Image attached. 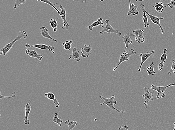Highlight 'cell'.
Masks as SVG:
<instances>
[{
    "mask_svg": "<svg viewBox=\"0 0 175 130\" xmlns=\"http://www.w3.org/2000/svg\"><path fill=\"white\" fill-rule=\"evenodd\" d=\"M27 37H28V35L26 31H22L18 32L17 37L14 40L12 41L11 43H9L8 44L6 45L5 47L0 50V52H1L0 55L2 54L3 56L7 54V52H9L16 42L20 40L22 38L26 39Z\"/></svg>",
    "mask_w": 175,
    "mask_h": 130,
    "instance_id": "6da1fadb",
    "label": "cell"
},
{
    "mask_svg": "<svg viewBox=\"0 0 175 130\" xmlns=\"http://www.w3.org/2000/svg\"><path fill=\"white\" fill-rule=\"evenodd\" d=\"M103 95H102L100 96L99 97L101 99H103L104 102L103 103H100L101 105H102L104 104L107 105L109 108L112 109L113 110H115L116 111L119 112V113H123L125 112L124 110H120L117 109V108H115L114 105L117 104V101H115L114 99L115 98V96L114 95H111L110 98H105L103 97Z\"/></svg>",
    "mask_w": 175,
    "mask_h": 130,
    "instance_id": "7a4b0ae2",
    "label": "cell"
},
{
    "mask_svg": "<svg viewBox=\"0 0 175 130\" xmlns=\"http://www.w3.org/2000/svg\"><path fill=\"white\" fill-rule=\"evenodd\" d=\"M175 86V83L170 84L168 85L164 86H156L154 85H152V86L151 87H149V88L157 91V93L156 99H157L159 98H163L166 97V94L165 91L166 89L171 86Z\"/></svg>",
    "mask_w": 175,
    "mask_h": 130,
    "instance_id": "3957f363",
    "label": "cell"
},
{
    "mask_svg": "<svg viewBox=\"0 0 175 130\" xmlns=\"http://www.w3.org/2000/svg\"><path fill=\"white\" fill-rule=\"evenodd\" d=\"M136 52L134 49H132L129 50L128 51V52L126 51V52H123L122 54L121 55L120 57L119 61L118 63L117 64V66L116 67H114L113 71H116L117 67L122 62H124L125 61H129L130 57L132 55H136Z\"/></svg>",
    "mask_w": 175,
    "mask_h": 130,
    "instance_id": "277c9868",
    "label": "cell"
},
{
    "mask_svg": "<svg viewBox=\"0 0 175 130\" xmlns=\"http://www.w3.org/2000/svg\"><path fill=\"white\" fill-rule=\"evenodd\" d=\"M105 22L106 24L105 26H102V27L103 30L100 32L101 35H103L105 33H107L109 34L111 33H115L118 35L119 37L122 35V33L117 30H115L113 27L111 26L110 22L109 20H106Z\"/></svg>",
    "mask_w": 175,
    "mask_h": 130,
    "instance_id": "5b68a950",
    "label": "cell"
},
{
    "mask_svg": "<svg viewBox=\"0 0 175 130\" xmlns=\"http://www.w3.org/2000/svg\"><path fill=\"white\" fill-rule=\"evenodd\" d=\"M144 33V31L143 29H137L134 30L132 33L130 34V36H134L136 41L139 43H143L145 41Z\"/></svg>",
    "mask_w": 175,
    "mask_h": 130,
    "instance_id": "8992f818",
    "label": "cell"
},
{
    "mask_svg": "<svg viewBox=\"0 0 175 130\" xmlns=\"http://www.w3.org/2000/svg\"><path fill=\"white\" fill-rule=\"evenodd\" d=\"M149 88L145 87L144 88V93L142 96V97L144 98L145 101L144 102V107L145 108H147L149 102L150 101H153L154 99L153 93V92H149Z\"/></svg>",
    "mask_w": 175,
    "mask_h": 130,
    "instance_id": "52a82bcc",
    "label": "cell"
},
{
    "mask_svg": "<svg viewBox=\"0 0 175 130\" xmlns=\"http://www.w3.org/2000/svg\"><path fill=\"white\" fill-rule=\"evenodd\" d=\"M25 47L27 48H31V47H35V48L40 49L48 50L49 52H52V53H55V52H54L53 50H54L55 47L53 46H47V45L42 44H37L36 45H30L28 43H27L25 44Z\"/></svg>",
    "mask_w": 175,
    "mask_h": 130,
    "instance_id": "ba28073f",
    "label": "cell"
},
{
    "mask_svg": "<svg viewBox=\"0 0 175 130\" xmlns=\"http://www.w3.org/2000/svg\"><path fill=\"white\" fill-rule=\"evenodd\" d=\"M145 12L146 14H147V16H148L149 17H150V18L151 19V21H152V22H153V24H155L158 25L159 26V28H160V29L161 30L162 33L163 34H164V30L163 28H162V26H161L160 23V20L164 19V18L163 17H157V16H154L153 15L150 14L146 10Z\"/></svg>",
    "mask_w": 175,
    "mask_h": 130,
    "instance_id": "9c48e42d",
    "label": "cell"
},
{
    "mask_svg": "<svg viewBox=\"0 0 175 130\" xmlns=\"http://www.w3.org/2000/svg\"><path fill=\"white\" fill-rule=\"evenodd\" d=\"M59 8L61 9V15L60 16L61 19L63 20L64 22V25L62 26V28H63V29H68L70 25L68 22H67V20H66V9L61 5L59 6Z\"/></svg>",
    "mask_w": 175,
    "mask_h": 130,
    "instance_id": "30bf717a",
    "label": "cell"
},
{
    "mask_svg": "<svg viewBox=\"0 0 175 130\" xmlns=\"http://www.w3.org/2000/svg\"><path fill=\"white\" fill-rule=\"evenodd\" d=\"M73 59L76 62H79L82 60L81 54H80L79 51L77 50L76 47L73 48L72 53L70 55L69 59Z\"/></svg>",
    "mask_w": 175,
    "mask_h": 130,
    "instance_id": "8fae6325",
    "label": "cell"
},
{
    "mask_svg": "<svg viewBox=\"0 0 175 130\" xmlns=\"http://www.w3.org/2000/svg\"><path fill=\"white\" fill-rule=\"evenodd\" d=\"M155 53V51H152L150 53L147 52V53H141L140 54V57L141 58V65H140V67L139 69H138V72H140L141 71V68L142 65H143V64L147 60V59L149 58L151 56L153 57V54Z\"/></svg>",
    "mask_w": 175,
    "mask_h": 130,
    "instance_id": "7c38bea8",
    "label": "cell"
},
{
    "mask_svg": "<svg viewBox=\"0 0 175 130\" xmlns=\"http://www.w3.org/2000/svg\"><path fill=\"white\" fill-rule=\"evenodd\" d=\"M92 49L91 46L84 44L83 48L81 49V56L83 58L88 57L92 53Z\"/></svg>",
    "mask_w": 175,
    "mask_h": 130,
    "instance_id": "4fadbf2b",
    "label": "cell"
},
{
    "mask_svg": "<svg viewBox=\"0 0 175 130\" xmlns=\"http://www.w3.org/2000/svg\"><path fill=\"white\" fill-rule=\"evenodd\" d=\"M31 103V100L30 99L25 107V117L24 120L25 124L26 125H28L30 123V121L28 119V117L32 108L30 105Z\"/></svg>",
    "mask_w": 175,
    "mask_h": 130,
    "instance_id": "5bb4252c",
    "label": "cell"
},
{
    "mask_svg": "<svg viewBox=\"0 0 175 130\" xmlns=\"http://www.w3.org/2000/svg\"><path fill=\"white\" fill-rule=\"evenodd\" d=\"M25 52H26V54L29 56L30 57L33 58L37 59L40 61H42L43 58V55L38 54L37 53L36 50H30L28 49H27Z\"/></svg>",
    "mask_w": 175,
    "mask_h": 130,
    "instance_id": "9a60e30c",
    "label": "cell"
},
{
    "mask_svg": "<svg viewBox=\"0 0 175 130\" xmlns=\"http://www.w3.org/2000/svg\"><path fill=\"white\" fill-rule=\"evenodd\" d=\"M41 32L40 35L42 37H45V38L49 39L52 40L53 41L55 42H57V40L54 39L53 37H51V36L49 33V30L47 29L45 27H42L40 28Z\"/></svg>",
    "mask_w": 175,
    "mask_h": 130,
    "instance_id": "2e32d148",
    "label": "cell"
},
{
    "mask_svg": "<svg viewBox=\"0 0 175 130\" xmlns=\"http://www.w3.org/2000/svg\"><path fill=\"white\" fill-rule=\"evenodd\" d=\"M129 9L128 11L127 15L128 16H130L131 14H132V16H136V15L139 14V11L137 10L138 7L137 6H135L134 3H131V1H129Z\"/></svg>",
    "mask_w": 175,
    "mask_h": 130,
    "instance_id": "e0dca14e",
    "label": "cell"
},
{
    "mask_svg": "<svg viewBox=\"0 0 175 130\" xmlns=\"http://www.w3.org/2000/svg\"><path fill=\"white\" fill-rule=\"evenodd\" d=\"M122 38L125 44V52L126 51V48H128L129 44H132L133 41L130 37V34L129 32L125 34L124 36L122 37Z\"/></svg>",
    "mask_w": 175,
    "mask_h": 130,
    "instance_id": "ac0fdd59",
    "label": "cell"
},
{
    "mask_svg": "<svg viewBox=\"0 0 175 130\" xmlns=\"http://www.w3.org/2000/svg\"><path fill=\"white\" fill-rule=\"evenodd\" d=\"M163 52L164 53L162 54L161 57V62L158 65V70L159 71H161L163 69L164 62H166V60L167 59V49H164Z\"/></svg>",
    "mask_w": 175,
    "mask_h": 130,
    "instance_id": "d6986e66",
    "label": "cell"
},
{
    "mask_svg": "<svg viewBox=\"0 0 175 130\" xmlns=\"http://www.w3.org/2000/svg\"><path fill=\"white\" fill-rule=\"evenodd\" d=\"M45 97H47L48 99L53 100L54 103L56 108H58L60 105L59 102L56 98L54 94L52 92H49L45 94Z\"/></svg>",
    "mask_w": 175,
    "mask_h": 130,
    "instance_id": "ffe728a7",
    "label": "cell"
},
{
    "mask_svg": "<svg viewBox=\"0 0 175 130\" xmlns=\"http://www.w3.org/2000/svg\"><path fill=\"white\" fill-rule=\"evenodd\" d=\"M141 7H142V11L143 12V20L144 23V26L145 28L148 27L150 24V22L148 21V18L146 14L145 9V6L142 3L140 4Z\"/></svg>",
    "mask_w": 175,
    "mask_h": 130,
    "instance_id": "44dd1931",
    "label": "cell"
},
{
    "mask_svg": "<svg viewBox=\"0 0 175 130\" xmlns=\"http://www.w3.org/2000/svg\"><path fill=\"white\" fill-rule=\"evenodd\" d=\"M102 21H103V18H98L97 21L93 22L91 25L87 26L86 27L88 28L90 31H92L93 30V27L101 25L103 26L104 23L102 22Z\"/></svg>",
    "mask_w": 175,
    "mask_h": 130,
    "instance_id": "7402d4cb",
    "label": "cell"
},
{
    "mask_svg": "<svg viewBox=\"0 0 175 130\" xmlns=\"http://www.w3.org/2000/svg\"><path fill=\"white\" fill-rule=\"evenodd\" d=\"M165 4L162 2H157L155 4L154 6H153L155 10L159 13H162L163 12L164 10L165 9Z\"/></svg>",
    "mask_w": 175,
    "mask_h": 130,
    "instance_id": "603a6c76",
    "label": "cell"
},
{
    "mask_svg": "<svg viewBox=\"0 0 175 130\" xmlns=\"http://www.w3.org/2000/svg\"><path fill=\"white\" fill-rule=\"evenodd\" d=\"M62 44L64 49L67 51H70L72 45L73 44V41L72 40L70 41H67L66 42H63Z\"/></svg>",
    "mask_w": 175,
    "mask_h": 130,
    "instance_id": "cb8c5ba5",
    "label": "cell"
},
{
    "mask_svg": "<svg viewBox=\"0 0 175 130\" xmlns=\"http://www.w3.org/2000/svg\"><path fill=\"white\" fill-rule=\"evenodd\" d=\"M65 123L68 126L69 130H73L76 126L77 125V121H73L67 120L65 122Z\"/></svg>",
    "mask_w": 175,
    "mask_h": 130,
    "instance_id": "d4e9b609",
    "label": "cell"
},
{
    "mask_svg": "<svg viewBox=\"0 0 175 130\" xmlns=\"http://www.w3.org/2000/svg\"><path fill=\"white\" fill-rule=\"evenodd\" d=\"M58 113H55L54 114V117L53 119V123H56L57 124V126H59L61 127L62 126L61 123L63 122V121L62 119H60L58 117Z\"/></svg>",
    "mask_w": 175,
    "mask_h": 130,
    "instance_id": "484cf974",
    "label": "cell"
},
{
    "mask_svg": "<svg viewBox=\"0 0 175 130\" xmlns=\"http://www.w3.org/2000/svg\"><path fill=\"white\" fill-rule=\"evenodd\" d=\"M154 63L152 62L150 65L149 67H147V73L149 76H155L156 75V72L154 69Z\"/></svg>",
    "mask_w": 175,
    "mask_h": 130,
    "instance_id": "4316f807",
    "label": "cell"
},
{
    "mask_svg": "<svg viewBox=\"0 0 175 130\" xmlns=\"http://www.w3.org/2000/svg\"><path fill=\"white\" fill-rule=\"evenodd\" d=\"M50 25L53 28L54 32H57V22L55 19L51 18L49 22Z\"/></svg>",
    "mask_w": 175,
    "mask_h": 130,
    "instance_id": "83f0119b",
    "label": "cell"
},
{
    "mask_svg": "<svg viewBox=\"0 0 175 130\" xmlns=\"http://www.w3.org/2000/svg\"><path fill=\"white\" fill-rule=\"evenodd\" d=\"M38 1V2H43V3H46L47 4L51 6V7H53V8L57 11V13L59 15V16L61 15V12H60V11L57 10V7H55V5H57V4L58 3L53 4V3H51V2H50L49 1H48V0H44V1H41V0H39V1Z\"/></svg>",
    "mask_w": 175,
    "mask_h": 130,
    "instance_id": "f1b7e54d",
    "label": "cell"
},
{
    "mask_svg": "<svg viewBox=\"0 0 175 130\" xmlns=\"http://www.w3.org/2000/svg\"><path fill=\"white\" fill-rule=\"evenodd\" d=\"M26 0H16L15 2V5L14 9H16L17 7H19L21 4H25L26 3Z\"/></svg>",
    "mask_w": 175,
    "mask_h": 130,
    "instance_id": "f546056e",
    "label": "cell"
},
{
    "mask_svg": "<svg viewBox=\"0 0 175 130\" xmlns=\"http://www.w3.org/2000/svg\"><path fill=\"white\" fill-rule=\"evenodd\" d=\"M165 5H166V6H165V8L168 6L171 9L174 8L175 7V0H172L170 3L165 4Z\"/></svg>",
    "mask_w": 175,
    "mask_h": 130,
    "instance_id": "4dcf8cb0",
    "label": "cell"
},
{
    "mask_svg": "<svg viewBox=\"0 0 175 130\" xmlns=\"http://www.w3.org/2000/svg\"><path fill=\"white\" fill-rule=\"evenodd\" d=\"M172 63L171 70L168 72V74H170L172 72L175 74V60H173L172 61Z\"/></svg>",
    "mask_w": 175,
    "mask_h": 130,
    "instance_id": "1f68e13d",
    "label": "cell"
},
{
    "mask_svg": "<svg viewBox=\"0 0 175 130\" xmlns=\"http://www.w3.org/2000/svg\"><path fill=\"white\" fill-rule=\"evenodd\" d=\"M0 93H1V94H0V98H1V99L12 98L16 97V95H15V93H15V92H14L13 93H12V96H11V97H5V96H2L1 95V92H0Z\"/></svg>",
    "mask_w": 175,
    "mask_h": 130,
    "instance_id": "d6a6232c",
    "label": "cell"
},
{
    "mask_svg": "<svg viewBox=\"0 0 175 130\" xmlns=\"http://www.w3.org/2000/svg\"><path fill=\"white\" fill-rule=\"evenodd\" d=\"M128 127L127 125L120 126L118 128V130H128Z\"/></svg>",
    "mask_w": 175,
    "mask_h": 130,
    "instance_id": "836d02e7",
    "label": "cell"
},
{
    "mask_svg": "<svg viewBox=\"0 0 175 130\" xmlns=\"http://www.w3.org/2000/svg\"><path fill=\"white\" fill-rule=\"evenodd\" d=\"M174 129L173 130H175V122H174Z\"/></svg>",
    "mask_w": 175,
    "mask_h": 130,
    "instance_id": "e575fe53",
    "label": "cell"
}]
</instances>
